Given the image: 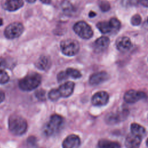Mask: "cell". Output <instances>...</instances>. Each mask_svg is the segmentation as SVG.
Here are the masks:
<instances>
[{
	"mask_svg": "<svg viewBox=\"0 0 148 148\" xmlns=\"http://www.w3.org/2000/svg\"><path fill=\"white\" fill-rule=\"evenodd\" d=\"M9 80V76L6 72L0 69V84L6 83Z\"/></svg>",
	"mask_w": 148,
	"mask_h": 148,
	"instance_id": "cb8c5ba5",
	"label": "cell"
},
{
	"mask_svg": "<svg viewBox=\"0 0 148 148\" xmlns=\"http://www.w3.org/2000/svg\"><path fill=\"white\" fill-rule=\"evenodd\" d=\"M109 97L105 91H99L93 95L91 98V102L93 105L101 106L105 105L109 101Z\"/></svg>",
	"mask_w": 148,
	"mask_h": 148,
	"instance_id": "9c48e42d",
	"label": "cell"
},
{
	"mask_svg": "<svg viewBox=\"0 0 148 148\" xmlns=\"http://www.w3.org/2000/svg\"><path fill=\"white\" fill-rule=\"evenodd\" d=\"M121 145L117 142L110 141L107 139H101L98 143V148H120Z\"/></svg>",
	"mask_w": 148,
	"mask_h": 148,
	"instance_id": "ac0fdd59",
	"label": "cell"
},
{
	"mask_svg": "<svg viewBox=\"0 0 148 148\" xmlns=\"http://www.w3.org/2000/svg\"><path fill=\"white\" fill-rule=\"evenodd\" d=\"M146 146H148V138L147 139V140H146Z\"/></svg>",
	"mask_w": 148,
	"mask_h": 148,
	"instance_id": "f35d334b",
	"label": "cell"
},
{
	"mask_svg": "<svg viewBox=\"0 0 148 148\" xmlns=\"http://www.w3.org/2000/svg\"><path fill=\"white\" fill-rule=\"evenodd\" d=\"M43 3L45 4H49L51 2V0H40Z\"/></svg>",
	"mask_w": 148,
	"mask_h": 148,
	"instance_id": "e575fe53",
	"label": "cell"
},
{
	"mask_svg": "<svg viewBox=\"0 0 148 148\" xmlns=\"http://www.w3.org/2000/svg\"><path fill=\"white\" fill-rule=\"evenodd\" d=\"M6 66V61L2 58H0V69H2L5 68Z\"/></svg>",
	"mask_w": 148,
	"mask_h": 148,
	"instance_id": "4dcf8cb0",
	"label": "cell"
},
{
	"mask_svg": "<svg viewBox=\"0 0 148 148\" xmlns=\"http://www.w3.org/2000/svg\"><path fill=\"white\" fill-rule=\"evenodd\" d=\"M5 95L4 92L1 90H0V103L3 101V100L5 99Z\"/></svg>",
	"mask_w": 148,
	"mask_h": 148,
	"instance_id": "d6a6232c",
	"label": "cell"
},
{
	"mask_svg": "<svg viewBox=\"0 0 148 148\" xmlns=\"http://www.w3.org/2000/svg\"><path fill=\"white\" fill-rule=\"evenodd\" d=\"M128 1L130 5H136L139 2V0H128Z\"/></svg>",
	"mask_w": 148,
	"mask_h": 148,
	"instance_id": "1f68e13d",
	"label": "cell"
},
{
	"mask_svg": "<svg viewBox=\"0 0 148 148\" xmlns=\"http://www.w3.org/2000/svg\"><path fill=\"white\" fill-rule=\"evenodd\" d=\"M48 97L50 100L53 101H57L61 98L58 94L57 88H54V89H52L51 90H50V92H49Z\"/></svg>",
	"mask_w": 148,
	"mask_h": 148,
	"instance_id": "603a6c76",
	"label": "cell"
},
{
	"mask_svg": "<svg viewBox=\"0 0 148 148\" xmlns=\"http://www.w3.org/2000/svg\"><path fill=\"white\" fill-rule=\"evenodd\" d=\"M9 128L13 135L17 136L21 135L27 131V121L18 115H12L9 119Z\"/></svg>",
	"mask_w": 148,
	"mask_h": 148,
	"instance_id": "6da1fadb",
	"label": "cell"
},
{
	"mask_svg": "<svg viewBox=\"0 0 148 148\" xmlns=\"http://www.w3.org/2000/svg\"><path fill=\"white\" fill-rule=\"evenodd\" d=\"M23 4V0H6L4 8L6 10L12 12L21 8Z\"/></svg>",
	"mask_w": 148,
	"mask_h": 148,
	"instance_id": "2e32d148",
	"label": "cell"
},
{
	"mask_svg": "<svg viewBox=\"0 0 148 148\" xmlns=\"http://www.w3.org/2000/svg\"><path fill=\"white\" fill-rule=\"evenodd\" d=\"M139 2L144 6H148V0H139Z\"/></svg>",
	"mask_w": 148,
	"mask_h": 148,
	"instance_id": "836d02e7",
	"label": "cell"
},
{
	"mask_svg": "<svg viewBox=\"0 0 148 148\" xmlns=\"http://www.w3.org/2000/svg\"><path fill=\"white\" fill-rule=\"evenodd\" d=\"M147 22H148V17H147Z\"/></svg>",
	"mask_w": 148,
	"mask_h": 148,
	"instance_id": "ab89813d",
	"label": "cell"
},
{
	"mask_svg": "<svg viewBox=\"0 0 148 148\" xmlns=\"http://www.w3.org/2000/svg\"><path fill=\"white\" fill-rule=\"evenodd\" d=\"M99 6L101 10L103 12L108 11L110 8L109 3L106 1H101L99 3Z\"/></svg>",
	"mask_w": 148,
	"mask_h": 148,
	"instance_id": "d4e9b609",
	"label": "cell"
},
{
	"mask_svg": "<svg viewBox=\"0 0 148 148\" xmlns=\"http://www.w3.org/2000/svg\"><path fill=\"white\" fill-rule=\"evenodd\" d=\"M27 142L28 143L29 145H30V146H32V144L35 146V143L36 142V139L34 137H29L27 140Z\"/></svg>",
	"mask_w": 148,
	"mask_h": 148,
	"instance_id": "f546056e",
	"label": "cell"
},
{
	"mask_svg": "<svg viewBox=\"0 0 148 148\" xmlns=\"http://www.w3.org/2000/svg\"><path fill=\"white\" fill-rule=\"evenodd\" d=\"M142 139V137L131 133L125 138V146L126 148H139Z\"/></svg>",
	"mask_w": 148,
	"mask_h": 148,
	"instance_id": "7c38bea8",
	"label": "cell"
},
{
	"mask_svg": "<svg viewBox=\"0 0 148 148\" xmlns=\"http://www.w3.org/2000/svg\"><path fill=\"white\" fill-rule=\"evenodd\" d=\"M130 128H131V133H132L135 135L140 136L142 138L146 133L145 128L143 127H142V125H140L137 123H132L131 124Z\"/></svg>",
	"mask_w": 148,
	"mask_h": 148,
	"instance_id": "d6986e66",
	"label": "cell"
},
{
	"mask_svg": "<svg viewBox=\"0 0 148 148\" xmlns=\"http://www.w3.org/2000/svg\"><path fill=\"white\" fill-rule=\"evenodd\" d=\"M26 1L28 3H34L36 1V0H26Z\"/></svg>",
	"mask_w": 148,
	"mask_h": 148,
	"instance_id": "8d00e7d4",
	"label": "cell"
},
{
	"mask_svg": "<svg viewBox=\"0 0 148 148\" xmlns=\"http://www.w3.org/2000/svg\"><path fill=\"white\" fill-rule=\"evenodd\" d=\"M116 47L121 52H125L130 50L131 47V42L129 38L123 36L119 38L116 41Z\"/></svg>",
	"mask_w": 148,
	"mask_h": 148,
	"instance_id": "9a60e30c",
	"label": "cell"
},
{
	"mask_svg": "<svg viewBox=\"0 0 148 148\" xmlns=\"http://www.w3.org/2000/svg\"><path fill=\"white\" fill-rule=\"evenodd\" d=\"M41 76L37 73H31L23 79L18 83L19 87L23 91H32L37 88L41 83Z\"/></svg>",
	"mask_w": 148,
	"mask_h": 148,
	"instance_id": "7a4b0ae2",
	"label": "cell"
},
{
	"mask_svg": "<svg viewBox=\"0 0 148 148\" xmlns=\"http://www.w3.org/2000/svg\"><path fill=\"white\" fill-rule=\"evenodd\" d=\"M3 24V20L2 18H0V27Z\"/></svg>",
	"mask_w": 148,
	"mask_h": 148,
	"instance_id": "74e56055",
	"label": "cell"
},
{
	"mask_svg": "<svg viewBox=\"0 0 148 148\" xmlns=\"http://www.w3.org/2000/svg\"><path fill=\"white\" fill-rule=\"evenodd\" d=\"M146 97V94L143 91L130 90L124 94V100L127 103H134L140 101V99H145Z\"/></svg>",
	"mask_w": 148,
	"mask_h": 148,
	"instance_id": "ba28073f",
	"label": "cell"
},
{
	"mask_svg": "<svg viewBox=\"0 0 148 148\" xmlns=\"http://www.w3.org/2000/svg\"><path fill=\"white\" fill-rule=\"evenodd\" d=\"M73 28L75 32L83 39H90L93 35V31L91 27L85 21H80L77 22L73 25Z\"/></svg>",
	"mask_w": 148,
	"mask_h": 148,
	"instance_id": "5b68a950",
	"label": "cell"
},
{
	"mask_svg": "<svg viewBox=\"0 0 148 148\" xmlns=\"http://www.w3.org/2000/svg\"><path fill=\"white\" fill-rule=\"evenodd\" d=\"M68 78V76H67L65 71H61L57 75V80L59 82L65 80Z\"/></svg>",
	"mask_w": 148,
	"mask_h": 148,
	"instance_id": "83f0119b",
	"label": "cell"
},
{
	"mask_svg": "<svg viewBox=\"0 0 148 148\" xmlns=\"http://www.w3.org/2000/svg\"><path fill=\"white\" fill-rule=\"evenodd\" d=\"M109 22L110 24L112 31H117L120 29L121 24L118 19L116 18H112L109 20Z\"/></svg>",
	"mask_w": 148,
	"mask_h": 148,
	"instance_id": "7402d4cb",
	"label": "cell"
},
{
	"mask_svg": "<svg viewBox=\"0 0 148 148\" xmlns=\"http://www.w3.org/2000/svg\"><path fill=\"white\" fill-rule=\"evenodd\" d=\"M51 62L49 58L46 56H40L35 62L36 68L42 71H46L50 66Z\"/></svg>",
	"mask_w": 148,
	"mask_h": 148,
	"instance_id": "e0dca14e",
	"label": "cell"
},
{
	"mask_svg": "<svg viewBox=\"0 0 148 148\" xmlns=\"http://www.w3.org/2000/svg\"><path fill=\"white\" fill-rule=\"evenodd\" d=\"M60 49L62 53L68 56H73L79 51L80 45L79 42L72 39H67L61 41Z\"/></svg>",
	"mask_w": 148,
	"mask_h": 148,
	"instance_id": "277c9868",
	"label": "cell"
},
{
	"mask_svg": "<svg viewBox=\"0 0 148 148\" xmlns=\"http://www.w3.org/2000/svg\"><path fill=\"white\" fill-rule=\"evenodd\" d=\"M80 145V139L76 135L68 136L62 142V148H79Z\"/></svg>",
	"mask_w": 148,
	"mask_h": 148,
	"instance_id": "4fadbf2b",
	"label": "cell"
},
{
	"mask_svg": "<svg viewBox=\"0 0 148 148\" xmlns=\"http://www.w3.org/2000/svg\"><path fill=\"white\" fill-rule=\"evenodd\" d=\"M35 96L39 100L44 101L46 99V92L42 89L36 91Z\"/></svg>",
	"mask_w": 148,
	"mask_h": 148,
	"instance_id": "4316f807",
	"label": "cell"
},
{
	"mask_svg": "<svg viewBox=\"0 0 148 148\" xmlns=\"http://www.w3.org/2000/svg\"><path fill=\"white\" fill-rule=\"evenodd\" d=\"M75 87V84L72 82H66L61 85L57 88L58 92L60 97L66 98L69 97L73 93Z\"/></svg>",
	"mask_w": 148,
	"mask_h": 148,
	"instance_id": "8fae6325",
	"label": "cell"
},
{
	"mask_svg": "<svg viewBox=\"0 0 148 148\" xmlns=\"http://www.w3.org/2000/svg\"><path fill=\"white\" fill-rule=\"evenodd\" d=\"M65 72L68 77H71L73 79H78L82 76L81 73L77 69L74 68H69L66 69Z\"/></svg>",
	"mask_w": 148,
	"mask_h": 148,
	"instance_id": "44dd1931",
	"label": "cell"
},
{
	"mask_svg": "<svg viewBox=\"0 0 148 148\" xmlns=\"http://www.w3.org/2000/svg\"><path fill=\"white\" fill-rule=\"evenodd\" d=\"M110 43V40L108 37L101 36L98 38L94 43V50L97 52H102L106 50Z\"/></svg>",
	"mask_w": 148,
	"mask_h": 148,
	"instance_id": "5bb4252c",
	"label": "cell"
},
{
	"mask_svg": "<svg viewBox=\"0 0 148 148\" xmlns=\"http://www.w3.org/2000/svg\"><path fill=\"white\" fill-rule=\"evenodd\" d=\"M95 16H96V13L95 12H92V11H91L89 13V17H94Z\"/></svg>",
	"mask_w": 148,
	"mask_h": 148,
	"instance_id": "d590c367",
	"label": "cell"
},
{
	"mask_svg": "<svg viewBox=\"0 0 148 148\" xmlns=\"http://www.w3.org/2000/svg\"><path fill=\"white\" fill-rule=\"evenodd\" d=\"M142 21V18L138 14L134 15L131 19V23L134 25H138L140 24Z\"/></svg>",
	"mask_w": 148,
	"mask_h": 148,
	"instance_id": "484cf974",
	"label": "cell"
},
{
	"mask_svg": "<svg viewBox=\"0 0 148 148\" xmlns=\"http://www.w3.org/2000/svg\"><path fill=\"white\" fill-rule=\"evenodd\" d=\"M109 79V75L105 71L98 72L91 75L89 79V83L91 85L96 86L100 84Z\"/></svg>",
	"mask_w": 148,
	"mask_h": 148,
	"instance_id": "30bf717a",
	"label": "cell"
},
{
	"mask_svg": "<svg viewBox=\"0 0 148 148\" xmlns=\"http://www.w3.org/2000/svg\"><path fill=\"white\" fill-rule=\"evenodd\" d=\"M128 115V111L127 109H123L108 113L106 116L105 120L107 124L112 125L125 120Z\"/></svg>",
	"mask_w": 148,
	"mask_h": 148,
	"instance_id": "52a82bcc",
	"label": "cell"
},
{
	"mask_svg": "<svg viewBox=\"0 0 148 148\" xmlns=\"http://www.w3.org/2000/svg\"><path fill=\"white\" fill-rule=\"evenodd\" d=\"M72 9H73L72 6H71V5L69 4L68 2L66 3V4L65 5V6L64 8V10L67 13L72 12Z\"/></svg>",
	"mask_w": 148,
	"mask_h": 148,
	"instance_id": "f1b7e54d",
	"label": "cell"
},
{
	"mask_svg": "<svg viewBox=\"0 0 148 148\" xmlns=\"http://www.w3.org/2000/svg\"><path fill=\"white\" fill-rule=\"evenodd\" d=\"M147 118H148V114H147Z\"/></svg>",
	"mask_w": 148,
	"mask_h": 148,
	"instance_id": "60d3db41",
	"label": "cell"
},
{
	"mask_svg": "<svg viewBox=\"0 0 148 148\" xmlns=\"http://www.w3.org/2000/svg\"><path fill=\"white\" fill-rule=\"evenodd\" d=\"M97 27L98 29L103 34H106L110 32L112 28L109 21H101L97 23Z\"/></svg>",
	"mask_w": 148,
	"mask_h": 148,
	"instance_id": "ffe728a7",
	"label": "cell"
},
{
	"mask_svg": "<svg viewBox=\"0 0 148 148\" xmlns=\"http://www.w3.org/2000/svg\"><path fill=\"white\" fill-rule=\"evenodd\" d=\"M64 124V119L58 114L52 115L47 123L45 125L43 132L46 136H52L58 133Z\"/></svg>",
	"mask_w": 148,
	"mask_h": 148,
	"instance_id": "3957f363",
	"label": "cell"
},
{
	"mask_svg": "<svg viewBox=\"0 0 148 148\" xmlns=\"http://www.w3.org/2000/svg\"><path fill=\"white\" fill-rule=\"evenodd\" d=\"M24 31L23 25L18 22H15L8 25L5 31L4 35L8 39H13L19 37Z\"/></svg>",
	"mask_w": 148,
	"mask_h": 148,
	"instance_id": "8992f818",
	"label": "cell"
}]
</instances>
